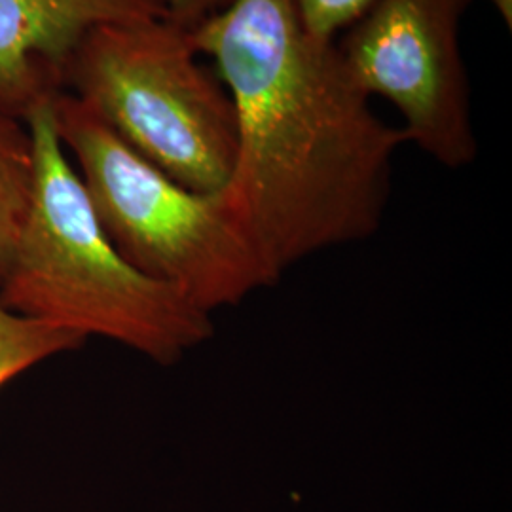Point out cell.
<instances>
[{
	"instance_id": "obj_1",
	"label": "cell",
	"mask_w": 512,
	"mask_h": 512,
	"mask_svg": "<svg viewBox=\"0 0 512 512\" xmlns=\"http://www.w3.org/2000/svg\"><path fill=\"white\" fill-rule=\"evenodd\" d=\"M194 40L236 109L224 192L274 283L313 255L372 238L406 139L374 112L336 42L310 37L291 0H232Z\"/></svg>"
},
{
	"instance_id": "obj_2",
	"label": "cell",
	"mask_w": 512,
	"mask_h": 512,
	"mask_svg": "<svg viewBox=\"0 0 512 512\" xmlns=\"http://www.w3.org/2000/svg\"><path fill=\"white\" fill-rule=\"evenodd\" d=\"M52 105L25 118L35 139V188L0 281V306L175 365L213 338V315L137 272L114 249L65 154Z\"/></svg>"
},
{
	"instance_id": "obj_3",
	"label": "cell",
	"mask_w": 512,
	"mask_h": 512,
	"mask_svg": "<svg viewBox=\"0 0 512 512\" xmlns=\"http://www.w3.org/2000/svg\"><path fill=\"white\" fill-rule=\"evenodd\" d=\"M52 107L97 219L137 272L209 315L275 285L224 188L200 192L173 181L71 93H59Z\"/></svg>"
},
{
	"instance_id": "obj_4",
	"label": "cell",
	"mask_w": 512,
	"mask_h": 512,
	"mask_svg": "<svg viewBox=\"0 0 512 512\" xmlns=\"http://www.w3.org/2000/svg\"><path fill=\"white\" fill-rule=\"evenodd\" d=\"M202 57L194 29L167 16L101 25L74 52L65 92L173 181L217 192L234 173L238 120Z\"/></svg>"
},
{
	"instance_id": "obj_5",
	"label": "cell",
	"mask_w": 512,
	"mask_h": 512,
	"mask_svg": "<svg viewBox=\"0 0 512 512\" xmlns=\"http://www.w3.org/2000/svg\"><path fill=\"white\" fill-rule=\"evenodd\" d=\"M473 0H378L336 48L353 82L389 101L414 143L446 169L478 156L461 19Z\"/></svg>"
},
{
	"instance_id": "obj_6",
	"label": "cell",
	"mask_w": 512,
	"mask_h": 512,
	"mask_svg": "<svg viewBox=\"0 0 512 512\" xmlns=\"http://www.w3.org/2000/svg\"><path fill=\"white\" fill-rule=\"evenodd\" d=\"M164 16V0H0V109L27 118L65 93L93 29Z\"/></svg>"
},
{
	"instance_id": "obj_7",
	"label": "cell",
	"mask_w": 512,
	"mask_h": 512,
	"mask_svg": "<svg viewBox=\"0 0 512 512\" xmlns=\"http://www.w3.org/2000/svg\"><path fill=\"white\" fill-rule=\"evenodd\" d=\"M35 188V139L27 120L0 109V281L8 272Z\"/></svg>"
},
{
	"instance_id": "obj_8",
	"label": "cell",
	"mask_w": 512,
	"mask_h": 512,
	"mask_svg": "<svg viewBox=\"0 0 512 512\" xmlns=\"http://www.w3.org/2000/svg\"><path fill=\"white\" fill-rule=\"evenodd\" d=\"M86 338L73 330L59 329L0 306V387L21 372L84 346Z\"/></svg>"
},
{
	"instance_id": "obj_9",
	"label": "cell",
	"mask_w": 512,
	"mask_h": 512,
	"mask_svg": "<svg viewBox=\"0 0 512 512\" xmlns=\"http://www.w3.org/2000/svg\"><path fill=\"white\" fill-rule=\"evenodd\" d=\"M306 33L321 42H336L378 0H291Z\"/></svg>"
},
{
	"instance_id": "obj_10",
	"label": "cell",
	"mask_w": 512,
	"mask_h": 512,
	"mask_svg": "<svg viewBox=\"0 0 512 512\" xmlns=\"http://www.w3.org/2000/svg\"><path fill=\"white\" fill-rule=\"evenodd\" d=\"M167 18L173 19L175 23L196 29L203 21L220 10H224L232 0H164Z\"/></svg>"
},
{
	"instance_id": "obj_11",
	"label": "cell",
	"mask_w": 512,
	"mask_h": 512,
	"mask_svg": "<svg viewBox=\"0 0 512 512\" xmlns=\"http://www.w3.org/2000/svg\"><path fill=\"white\" fill-rule=\"evenodd\" d=\"M494 6L497 16L503 21V25L507 27V31L512 29V0H488Z\"/></svg>"
}]
</instances>
